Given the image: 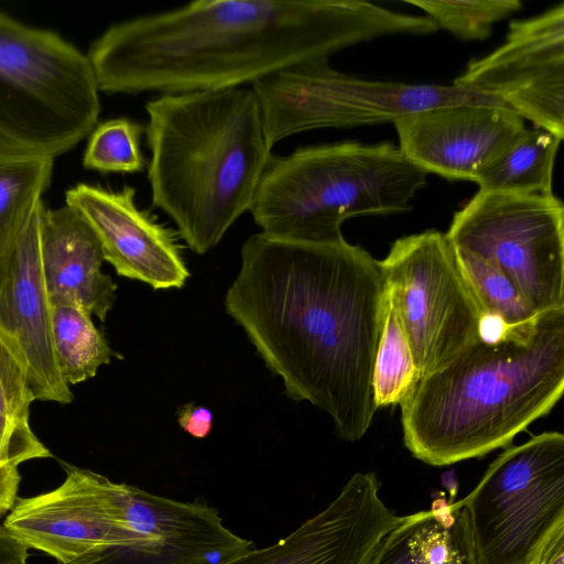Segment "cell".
Returning <instances> with one entry per match:
<instances>
[{"mask_svg": "<svg viewBox=\"0 0 564 564\" xmlns=\"http://www.w3.org/2000/svg\"><path fill=\"white\" fill-rule=\"evenodd\" d=\"M387 306L379 261L364 248L262 232L242 245L225 296L285 394L327 413L348 442L365 436L378 410L372 373Z\"/></svg>", "mask_w": 564, "mask_h": 564, "instance_id": "6da1fadb", "label": "cell"}, {"mask_svg": "<svg viewBox=\"0 0 564 564\" xmlns=\"http://www.w3.org/2000/svg\"><path fill=\"white\" fill-rule=\"evenodd\" d=\"M437 30L367 1H194L110 25L87 57L101 91L181 94L252 86L356 44Z\"/></svg>", "mask_w": 564, "mask_h": 564, "instance_id": "7a4b0ae2", "label": "cell"}, {"mask_svg": "<svg viewBox=\"0 0 564 564\" xmlns=\"http://www.w3.org/2000/svg\"><path fill=\"white\" fill-rule=\"evenodd\" d=\"M563 390L561 308L495 328L421 378L400 404L404 446L432 466L482 457L546 415Z\"/></svg>", "mask_w": 564, "mask_h": 564, "instance_id": "3957f363", "label": "cell"}, {"mask_svg": "<svg viewBox=\"0 0 564 564\" xmlns=\"http://www.w3.org/2000/svg\"><path fill=\"white\" fill-rule=\"evenodd\" d=\"M152 205L204 254L249 212L272 158L251 86L163 94L145 105Z\"/></svg>", "mask_w": 564, "mask_h": 564, "instance_id": "277c9868", "label": "cell"}, {"mask_svg": "<svg viewBox=\"0 0 564 564\" xmlns=\"http://www.w3.org/2000/svg\"><path fill=\"white\" fill-rule=\"evenodd\" d=\"M426 176L390 142L304 147L272 155L249 212L268 236L335 241L350 217L409 212Z\"/></svg>", "mask_w": 564, "mask_h": 564, "instance_id": "5b68a950", "label": "cell"}, {"mask_svg": "<svg viewBox=\"0 0 564 564\" xmlns=\"http://www.w3.org/2000/svg\"><path fill=\"white\" fill-rule=\"evenodd\" d=\"M99 112L87 54L54 31L0 12V133L55 158L90 134Z\"/></svg>", "mask_w": 564, "mask_h": 564, "instance_id": "8992f818", "label": "cell"}, {"mask_svg": "<svg viewBox=\"0 0 564 564\" xmlns=\"http://www.w3.org/2000/svg\"><path fill=\"white\" fill-rule=\"evenodd\" d=\"M251 88L271 149L300 132L394 122L406 115L444 105L485 104L509 108L495 97L454 85L357 78L334 69L329 61L290 66L256 82Z\"/></svg>", "mask_w": 564, "mask_h": 564, "instance_id": "52a82bcc", "label": "cell"}, {"mask_svg": "<svg viewBox=\"0 0 564 564\" xmlns=\"http://www.w3.org/2000/svg\"><path fill=\"white\" fill-rule=\"evenodd\" d=\"M458 502L477 564H529L564 525V435L544 432L507 448Z\"/></svg>", "mask_w": 564, "mask_h": 564, "instance_id": "ba28073f", "label": "cell"}, {"mask_svg": "<svg viewBox=\"0 0 564 564\" xmlns=\"http://www.w3.org/2000/svg\"><path fill=\"white\" fill-rule=\"evenodd\" d=\"M379 264L421 378L481 337L486 316L445 234L429 229L399 238Z\"/></svg>", "mask_w": 564, "mask_h": 564, "instance_id": "9c48e42d", "label": "cell"}, {"mask_svg": "<svg viewBox=\"0 0 564 564\" xmlns=\"http://www.w3.org/2000/svg\"><path fill=\"white\" fill-rule=\"evenodd\" d=\"M445 235L505 273L536 314L564 308V206L553 193L478 191Z\"/></svg>", "mask_w": 564, "mask_h": 564, "instance_id": "30bf717a", "label": "cell"}, {"mask_svg": "<svg viewBox=\"0 0 564 564\" xmlns=\"http://www.w3.org/2000/svg\"><path fill=\"white\" fill-rule=\"evenodd\" d=\"M453 85L495 97L563 140L564 3L510 22L503 44L471 59Z\"/></svg>", "mask_w": 564, "mask_h": 564, "instance_id": "8fae6325", "label": "cell"}, {"mask_svg": "<svg viewBox=\"0 0 564 564\" xmlns=\"http://www.w3.org/2000/svg\"><path fill=\"white\" fill-rule=\"evenodd\" d=\"M53 490L18 498L3 527L28 549L67 562L90 550L131 543L127 484L74 466Z\"/></svg>", "mask_w": 564, "mask_h": 564, "instance_id": "7c38bea8", "label": "cell"}, {"mask_svg": "<svg viewBox=\"0 0 564 564\" xmlns=\"http://www.w3.org/2000/svg\"><path fill=\"white\" fill-rule=\"evenodd\" d=\"M126 518L135 532L131 543L97 547L56 564H228L254 547L207 503L178 501L131 485Z\"/></svg>", "mask_w": 564, "mask_h": 564, "instance_id": "4fadbf2b", "label": "cell"}, {"mask_svg": "<svg viewBox=\"0 0 564 564\" xmlns=\"http://www.w3.org/2000/svg\"><path fill=\"white\" fill-rule=\"evenodd\" d=\"M42 203L31 220L0 252V340L23 366L37 401L67 404L70 387L62 379L51 338V303L40 253Z\"/></svg>", "mask_w": 564, "mask_h": 564, "instance_id": "5bb4252c", "label": "cell"}, {"mask_svg": "<svg viewBox=\"0 0 564 564\" xmlns=\"http://www.w3.org/2000/svg\"><path fill=\"white\" fill-rule=\"evenodd\" d=\"M372 473H356L335 499L288 536L228 564H369L403 517L382 501Z\"/></svg>", "mask_w": 564, "mask_h": 564, "instance_id": "9a60e30c", "label": "cell"}, {"mask_svg": "<svg viewBox=\"0 0 564 564\" xmlns=\"http://www.w3.org/2000/svg\"><path fill=\"white\" fill-rule=\"evenodd\" d=\"M96 232L105 260L124 278L154 290L181 289L189 276L177 231L162 225L135 203V189L119 191L79 183L65 193Z\"/></svg>", "mask_w": 564, "mask_h": 564, "instance_id": "2e32d148", "label": "cell"}, {"mask_svg": "<svg viewBox=\"0 0 564 564\" xmlns=\"http://www.w3.org/2000/svg\"><path fill=\"white\" fill-rule=\"evenodd\" d=\"M516 111L485 104L444 105L393 122L399 149L413 164L448 180L476 174L524 129Z\"/></svg>", "mask_w": 564, "mask_h": 564, "instance_id": "e0dca14e", "label": "cell"}, {"mask_svg": "<svg viewBox=\"0 0 564 564\" xmlns=\"http://www.w3.org/2000/svg\"><path fill=\"white\" fill-rule=\"evenodd\" d=\"M40 253L51 305H78L104 322L116 301L117 285L101 271L105 257L99 238L76 209L44 205Z\"/></svg>", "mask_w": 564, "mask_h": 564, "instance_id": "ac0fdd59", "label": "cell"}, {"mask_svg": "<svg viewBox=\"0 0 564 564\" xmlns=\"http://www.w3.org/2000/svg\"><path fill=\"white\" fill-rule=\"evenodd\" d=\"M369 564H477L465 508L438 500L403 517Z\"/></svg>", "mask_w": 564, "mask_h": 564, "instance_id": "d6986e66", "label": "cell"}, {"mask_svg": "<svg viewBox=\"0 0 564 564\" xmlns=\"http://www.w3.org/2000/svg\"><path fill=\"white\" fill-rule=\"evenodd\" d=\"M561 141L543 129H524L476 174L474 182L481 192L552 194Z\"/></svg>", "mask_w": 564, "mask_h": 564, "instance_id": "ffe728a7", "label": "cell"}, {"mask_svg": "<svg viewBox=\"0 0 564 564\" xmlns=\"http://www.w3.org/2000/svg\"><path fill=\"white\" fill-rule=\"evenodd\" d=\"M35 401L21 362L0 340V466L15 467L51 456L30 425Z\"/></svg>", "mask_w": 564, "mask_h": 564, "instance_id": "44dd1931", "label": "cell"}, {"mask_svg": "<svg viewBox=\"0 0 564 564\" xmlns=\"http://www.w3.org/2000/svg\"><path fill=\"white\" fill-rule=\"evenodd\" d=\"M54 159L34 152L0 155V252L9 248L43 203Z\"/></svg>", "mask_w": 564, "mask_h": 564, "instance_id": "7402d4cb", "label": "cell"}, {"mask_svg": "<svg viewBox=\"0 0 564 564\" xmlns=\"http://www.w3.org/2000/svg\"><path fill=\"white\" fill-rule=\"evenodd\" d=\"M51 338L57 369L69 387L95 377L113 356L91 315L78 305H51Z\"/></svg>", "mask_w": 564, "mask_h": 564, "instance_id": "603a6c76", "label": "cell"}, {"mask_svg": "<svg viewBox=\"0 0 564 564\" xmlns=\"http://www.w3.org/2000/svg\"><path fill=\"white\" fill-rule=\"evenodd\" d=\"M454 252L486 319L516 327L530 323L539 315L514 283L495 265L464 250L454 249Z\"/></svg>", "mask_w": 564, "mask_h": 564, "instance_id": "cb8c5ba5", "label": "cell"}, {"mask_svg": "<svg viewBox=\"0 0 564 564\" xmlns=\"http://www.w3.org/2000/svg\"><path fill=\"white\" fill-rule=\"evenodd\" d=\"M420 379L406 336L388 301L372 373L373 397L378 409L400 405Z\"/></svg>", "mask_w": 564, "mask_h": 564, "instance_id": "d4e9b609", "label": "cell"}, {"mask_svg": "<svg viewBox=\"0 0 564 564\" xmlns=\"http://www.w3.org/2000/svg\"><path fill=\"white\" fill-rule=\"evenodd\" d=\"M144 127L128 118L97 124L89 134L83 165L100 173H135L144 169L141 138Z\"/></svg>", "mask_w": 564, "mask_h": 564, "instance_id": "484cf974", "label": "cell"}, {"mask_svg": "<svg viewBox=\"0 0 564 564\" xmlns=\"http://www.w3.org/2000/svg\"><path fill=\"white\" fill-rule=\"evenodd\" d=\"M422 9L440 29L464 41H480L490 36L492 25L519 11V0L426 1L408 0Z\"/></svg>", "mask_w": 564, "mask_h": 564, "instance_id": "4316f807", "label": "cell"}, {"mask_svg": "<svg viewBox=\"0 0 564 564\" xmlns=\"http://www.w3.org/2000/svg\"><path fill=\"white\" fill-rule=\"evenodd\" d=\"M212 411L193 402L184 404L177 412V423L182 430L196 438H205L213 429Z\"/></svg>", "mask_w": 564, "mask_h": 564, "instance_id": "83f0119b", "label": "cell"}, {"mask_svg": "<svg viewBox=\"0 0 564 564\" xmlns=\"http://www.w3.org/2000/svg\"><path fill=\"white\" fill-rule=\"evenodd\" d=\"M529 564H564V525L543 542Z\"/></svg>", "mask_w": 564, "mask_h": 564, "instance_id": "f1b7e54d", "label": "cell"}, {"mask_svg": "<svg viewBox=\"0 0 564 564\" xmlns=\"http://www.w3.org/2000/svg\"><path fill=\"white\" fill-rule=\"evenodd\" d=\"M20 481L19 468L0 466V517L8 513L15 503Z\"/></svg>", "mask_w": 564, "mask_h": 564, "instance_id": "f546056e", "label": "cell"}, {"mask_svg": "<svg viewBox=\"0 0 564 564\" xmlns=\"http://www.w3.org/2000/svg\"><path fill=\"white\" fill-rule=\"evenodd\" d=\"M0 564H29V549L0 524Z\"/></svg>", "mask_w": 564, "mask_h": 564, "instance_id": "4dcf8cb0", "label": "cell"}, {"mask_svg": "<svg viewBox=\"0 0 564 564\" xmlns=\"http://www.w3.org/2000/svg\"><path fill=\"white\" fill-rule=\"evenodd\" d=\"M30 152L0 133V155Z\"/></svg>", "mask_w": 564, "mask_h": 564, "instance_id": "1f68e13d", "label": "cell"}]
</instances>
